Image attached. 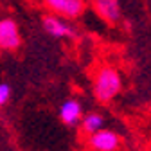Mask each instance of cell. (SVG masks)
Wrapping results in <instances>:
<instances>
[{
  "label": "cell",
  "instance_id": "obj_8",
  "mask_svg": "<svg viewBox=\"0 0 151 151\" xmlns=\"http://www.w3.org/2000/svg\"><path fill=\"white\" fill-rule=\"evenodd\" d=\"M81 131L88 137V135H93L96 131L103 129L104 128V117L101 115V113L97 111H90V113H85V115L81 117Z\"/></svg>",
  "mask_w": 151,
  "mask_h": 151
},
{
  "label": "cell",
  "instance_id": "obj_3",
  "mask_svg": "<svg viewBox=\"0 0 151 151\" xmlns=\"http://www.w3.org/2000/svg\"><path fill=\"white\" fill-rule=\"evenodd\" d=\"M43 4L52 14H58L67 20L79 18L86 9L85 0H43Z\"/></svg>",
  "mask_w": 151,
  "mask_h": 151
},
{
  "label": "cell",
  "instance_id": "obj_2",
  "mask_svg": "<svg viewBox=\"0 0 151 151\" xmlns=\"http://www.w3.org/2000/svg\"><path fill=\"white\" fill-rule=\"evenodd\" d=\"M43 29L49 36L56 38V40H76L79 36L78 29L74 27L72 22H68L67 18H61L58 14H45L43 16Z\"/></svg>",
  "mask_w": 151,
  "mask_h": 151
},
{
  "label": "cell",
  "instance_id": "obj_4",
  "mask_svg": "<svg viewBox=\"0 0 151 151\" xmlns=\"http://www.w3.org/2000/svg\"><path fill=\"white\" fill-rule=\"evenodd\" d=\"M90 151H117L121 147V135L113 129H99L93 135L86 137Z\"/></svg>",
  "mask_w": 151,
  "mask_h": 151
},
{
  "label": "cell",
  "instance_id": "obj_6",
  "mask_svg": "<svg viewBox=\"0 0 151 151\" xmlns=\"http://www.w3.org/2000/svg\"><path fill=\"white\" fill-rule=\"evenodd\" d=\"M92 9L96 11L99 18H103L106 24H111V25L119 24L122 18L119 0H92Z\"/></svg>",
  "mask_w": 151,
  "mask_h": 151
},
{
  "label": "cell",
  "instance_id": "obj_7",
  "mask_svg": "<svg viewBox=\"0 0 151 151\" xmlns=\"http://www.w3.org/2000/svg\"><path fill=\"white\" fill-rule=\"evenodd\" d=\"M83 117V106L78 99H67L60 106V119L65 126H78Z\"/></svg>",
  "mask_w": 151,
  "mask_h": 151
},
{
  "label": "cell",
  "instance_id": "obj_9",
  "mask_svg": "<svg viewBox=\"0 0 151 151\" xmlns=\"http://www.w3.org/2000/svg\"><path fill=\"white\" fill-rule=\"evenodd\" d=\"M9 97H11V86L7 83H0V106L7 104Z\"/></svg>",
  "mask_w": 151,
  "mask_h": 151
},
{
  "label": "cell",
  "instance_id": "obj_5",
  "mask_svg": "<svg viewBox=\"0 0 151 151\" xmlns=\"http://www.w3.org/2000/svg\"><path fill=\"white\" fill-rule=\"evenodd\" d=\"M22 45V36L18 24L13 18H0V49L2 50H16Z\"/></svg>",
  "mask_w": 151,
  "mask_h": 151
},
{
  "label": "cell",
  "instance_id": "obj_1",
  "mask_svg": "<svg viewBox=\"0 0 151 151\" xmlns=\"http://www.w3.org/2000/svg\"><path fill=\"white\" fill-rule=\"evenodd\" d=\"M122 90V78L115 67L101 65L96 68L92 78V93L97 103L108 104L115 99Z\"/></svg>",
  "mask_w": 151,
  "mask_h": 151
}]
</instances>
